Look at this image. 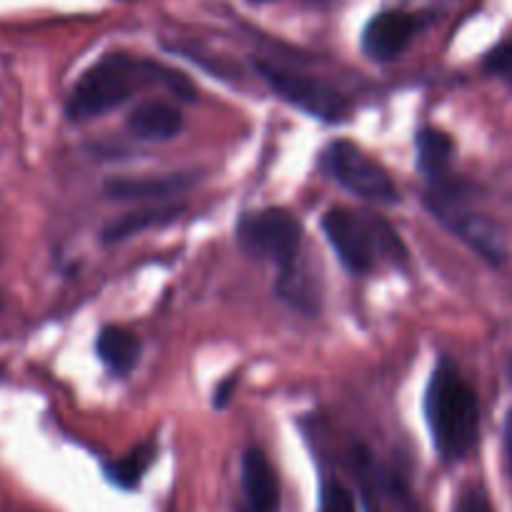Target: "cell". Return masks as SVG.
Listing matches in <instances>:
<instances>
[{
    "instance_id": "1",
    "label": "cell",
    "mask_w": 512,
    "mask_h": 512,
    "mask_svg": "<svg viewBox=\"0 0 512 512\" xmlns=\"http://www.w3.org/2000/svg\"><path fill=\"white\" fill-rule=\"evenodd\" d=\"M425 417L437 452L445 460L470 455L480 432V407L470 384L447 359L437 364L427 384Z\"/></svg>"
},
{
    "instance_id": "2",
    "label": "cell",
    "mask_w": 512,
    "mask_h": 512,
    "mask_svg": "<svg viewBox=\"0 0 512 512\" xmlns=\"http://www.w3.org/2000/svg\"><path fill=\"white\" fill-rule=\"evenodd\" d=\"M149 83H156L154 61H136L126 53H108L83 73L68 98L66 111L73 121H91L121 106Z\"/></svg>"
},
{
    "instance_id": "3",
    "label": "cell",
    "mask_w": 512,
    "mask_h": 512,
    "mask_svg": "<svg viewBox=\"0 0 512 512\" xmlns=\"http://www.w3.org/2000/svg\"><path fill=\"white\" fill-rule=\"evenodd\" d=\"M322 229L327 241L337 251L339 262L352 274H367L374 267V244L377 251L390 256L392 262L405 264L407 251L395 231L384 219L372 214H354L344 206H334L324 214Z\"/></svg>"
},
{
    "instance_id": "4",
    "label": "cell",
    "mask_w": 512,
    "mask_h": 512,
    "mask_svg": "<svg viewBox=\"0 0 512 512\" xmlns=\"http://www.w3.org/2000/svg\"><path fill=\"white\" fill-rule=\"evenodd\" d=\"M302 236V221L282 206L251 211L236 226V239L241 249L254 259L277 264L282 274H289L297 267Z\"/></svg>"
},
{
    "instance_id": "5",
    "label": "cell",
    "mask_w": 512,
    "mask_h": 512,
    "mask_svg": "<svg viewBox=\"0 0 512 512\" xmlns=\"http://www.w3.org/2000/svg\"><path fill=\"white\" fill-rule=\"evenodd\" d=\"M322 169L327 171L329 179L337 181L342 189L352 191L354 196L377 201V204H397L400 201V191H397L392 176L352 141L329 144L322 154Z\"/></svg>"
},
{
    "instance_id": "6",
    "label": "cell",
    "mask_w": 512,
    "mask_h": 512,
    "mask_svg": "<svg viewBox=\"0 0 512 512\" xmlns=\"http://www.w3.org/2000/svg\"><path fill=\"white\" fill-rule=\"evenodd\" d=\"M425 201L432 214H435V219H440L457 239L465 241L487 264L500 267L505 262L507 244L502 239V231L490 219H485V216L465 209V204L455 194V189H442V186H437V189H432L427 194Z\"/></svg>"
},
{
    "instance_id": "7",
    "label": "cell",
    "mask_w": 512,
    "mask_h": 512,
    "mask_svg": "<svg viewBox=\"0 0 512 512\" xmlns=\"http://www.w3.org/2000/svg\"><path fill=\"white\" fill-rule=\"evenodd\" d=\"M254 68L272 86V91H277L292 106L307 111L309 116L329 123L344 121L349 116V101L329 83L287 71V68H279L269 61H254Z\"/></svg>"
},
{
    "instance_id": "8",
    "label": "cell",
    "mask_w": 512,
    "mask_h": 512,
    "mask_svg": "<svg viewBox=\"0 0 512 512\" xmlns=\"http://www.w3.org/2000/svg\"><path fill=\"white\" fill-rule=\"evenodd\" d=\"M420 23L415 16L405 11H384L367 23L362 33V48L372 61L387 63L395 61L412 36L417 33Z\"/></svg>"
},
{
    "instance_id": "9",
    "label": "cell",
    "mask_w": 512,
    "mask_h": 512,
    "mask_svg": "<svg viewBox=\"0 0 512 512\" xmlns=\"http://www.w3.org/2000/svg\"><path fill=\"white\" fill-rule=\"evenodd\" d=\"M199 181V174H166V176H139V179H108L103 184V194L118 201H146L166 199L181 191H189Z\"/></svg>"
},
{
    "instance_id": "10",
    "label": "cell",
    "mask_w": 512,
    "mask_h": 512,
    "mask_svg": "<svg viewBox=\"0 0 512 512\" xmlns=\"http://www.w3.org/2000/svg\"><path fill=\"white\" fill-rule=\"evenodd\" d=\"M241 485L249 500V510L274 512L279 507V482L274 467L256 447L246 450L241 457Z\"/></svg>"
},
{
    "instance_id": "11",
    "label": "cell",
    "mask_w": 512,
    "mask_h": 512,
    "mask_svg": "<svg viewBox=\"0 0 512 512\" xmlns=\"http://www.w3.org/2000/svg\"><path fill=\"white\" fill-rule=\"evenodd\" d=\"M126 128L136 139L169 141L181 134L184 116H181L179 108L166 101H146L131 111Z\"/></svg>"
},
{
    "instance_id": "12",
    "label": "cell",
    "mask_w": 512,
    "mask_h": 512,
    "mask_svg": "<svg viewBox=\"0 0 512 512\" xmlns=\"http://www.w3.org/2000/svg\"><path fill=\"white\" fill-rule=\"evenodd\" d=\"M96 352L113 374H128L139 364L141 342L123 327H103L96 339Z\"/></svg>"
},
{
    "instance_id": "13",
    "label": "cell",
    "mask_w": 512,
    "mask_h": 512,
    "mask_svg": "<svg viewBox=\"0 0 512 512\" xmlns=\"http://www.w3.org/2000/svg\"><path fill=\"white\" fill-rule=\"evenodd\" d=\"M417 166H420L422 174L430 181H442L447 174V166H450L452 151H455V144H452L450 136L440 128H420L417 131Z\"/></svg>"
},
{
    "instance_id": "14",
    "label": "cell",
    "mask_w": 512,
    "mask_h": 512,
    "mask_svg": "<svg viewBox=\"0 0 512 512\" xmlns=\"http://www.w3.org/2000/svg\"><path fill=\"white\" fill-rule=\"evenodd\" d=\"M184 211V206H151V209L134 211V214H126L121 219L111 221V224L103 229V241L113 244V241H123L128 236L141 234L146 229H156V226H164L169 221L179 219V214Z\"/></svg>"
},
{
    "instance_id": "15",
    "label": "cell",
    "mask_w": 512,
    "mask_h": 512,
    "mask_svg": "<svg viewBox=\"0 0 512 512\" xmlns=\"http://www.w3.org/2000/svg\"><path fill=\"white\" fill-rule=\"evenodd\" d=\"M154 460H156V442L154 440L141 442V445L134 447L126 457L106 465V475L108 480L116 482V485L123 487V490H134Z\"/></svg>"
},
{
    "instance_id": "16",
    "label": "cell",
    "mask_w": 512,
    "mask_h": 512,
    "mask_svg": "<svg viewBox=\"0 0 512 512\" xmlns=\"http://www.w3.org/2000/svg\"><path fill=\"white\" fill-rule=\"evenodd\" d=\"M319 512H357V502L342 482L324 480L319 492Z\"/></svg>"
},
{
    "instance_id": "17",
    "label": "cell",
    "mask_w": 512,
    "mask_h": 512,
    "mask_svg": "<svg viewBox=\"0 0 512 512\" xmlns=\"http://www.w3.org/2000/svg\"><path fill=\"white\" fill-rule=\"evenodd\" d=\"M485 68L490 73H495V76L505 78V81L512 83V41L492 48L485 58Z\"/></svg>"
},
{
    "instance_id": "18",
    "label": "cell",
    "mask_w": 512,
    "mask_h": 512,
    "mask_svg": "<svg viewBox=\"0 0 512 512\" xmlns=\"http://www.w3.org/2000/svg\"><path fill=\"white\" fill-rule=\"evenodd\" d=\"M455 512H492L490 497H487V492L482 490V487H467V490H462V495L457 497Z\"/></svg>"
},
{
    "instance_id": "19",
    "label": "cell",
    "mask_w": 512,
    "mask_h": 512,
    "mask_svg": "<svg viewBox=\"0 0 512 512\" xmlns=\"http://www.w3.org/2000/svg\"><path fill=\"white\" fill-rule=\"evenodd\" d=\"M387 490H390V495L400 502L402 512H422L420 505L415 502V497L410 495V490H407L397 477H390V480H387Z\"/></svg>"
},
{
    "instance_id": "20",
    "label": "cell",
    "mask_w": 512,
    "mask_h": 512,
    "mask_svg": "<svg viewBox=\"0 0 512 512\" xmlns=\"http://www.w3.org/2000/svg\"><path fill=\"white\" fill-rule=\"evenodd\" d=\"M236 387V377H229L224 379V382L216 387V395H214V407H226V402L231 400V392H234Z\"/></svg>"
},
{
    "instance_id": "21",
    "label": "cell",
    "mask_w": 512,
    "mask_h": 512,
    "mask_svg": "<svg viewBox=\"0 0 512 512\" xmlns=\"http://www.w3.org/2000/svg\"><path fill=\"white\" fill-rule=\"evenodd\" d=\"M505 457H507V467H510V472H512V410H510V415H507V422H505Z\"/></svg>"
},
{
    "instance_id": "22",
    "label": "cell",
    "mask_w": 512,
    "mask_h": 512,
    "mask_svg": "<svg viewBox=\"0 0 512 512\" xmlns=\"http://www.w3.org/2000/svg\"><path fill=\"white\" fill-rule=\"evenodd\" d=\"M362 505H364V512H382L377 507V500H374V495L369 490L362 492Z\"/></svg>"
},
{
    "instance_id": "23",
    "label": "cell",
    "mask_w": 512,
    "mask_h": 512,
    "mask_svg": "<svg viewBox=\"0 0 512 512\" xmlns=\"http://www.w3.org/2000/svg\"><path fill=\"white\" fill-rule=\"evenodd\" d=\"M507 377H510V382H512V359H510V364H507Z\"/></svg>"
},
{
    "instance_id": "24",
    "label": "cell",
    "mask_w": 512,
    "mask_h": 512,
    "mask_svg": "<svg viewBox=\"0 0 512 512\" xmlns=\"http://www.w3.org/2000/svg\"><path fill=\"white\" fill-rule=\"evenodd\" d=\"M251 3H269V0H251Z\"/></svg>"
},
{
    "instance_id": "25",
    "label": "cell",
    "mask_w": 512,
    "mask_h": 512,
    "mask_svg": "<svg viewBox=\"0 0 512 512\" xmlns=\"http://www.w3.org/2000/svg\"><path fill=\"white\" fill-rule=\"evenodd\" d=\"M241 512H254V510H249V507H246V510H241Z\"/></svg>"
}]
</instances>
